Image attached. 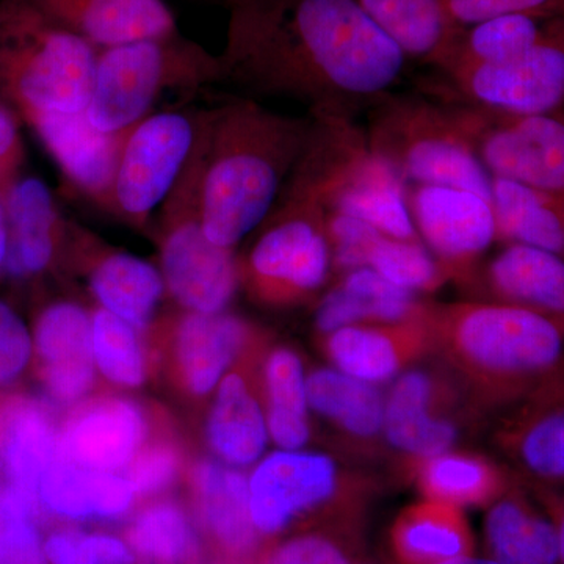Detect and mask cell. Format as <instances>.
I'll use <instances>...</instances> for the list:
<instances>
[{
    "mask_svg": "<svg viewBox=\"0 0 564 564\" xmlns=\"http://www.w3.org/2000/svg\"><path fill=\"white\" fill-rule=\"evenodd\" d=\"M411 480L425 499L459 508L488 507L510 484L511 473L491 456L462 447L425 459Z\"/></svg>",
    "mask_w": 564,
    "mask_h": 564,
    "instance_id": "d6a6232c",
    "label": "cell"
},
{
    "mask_svg": "<svg viewBox=\"0 0 564 564\" xmlns=\"http://www.w3.org/2000/svg\"><path fill=\"white\" fill-rule=\"evenodd\" d=\"M496 242L519 243L564 259V199L519 182L491 176Z\"/></svg>",
    "mask_w": 564,
    "mask_h": 564,
    "instance_id": "83f0119b",
    "label": "cell"
},
{
    "mask_svg": "<svg viewBox=\"0 0 564 564\" xmlns=\"http://www.w3.org/2000/svg\"><path fill=\"white\" fill-rule=\"evenodd\" d=\"M193 2L214 3V6H223L228 9V7H231L237 0H193Z\"/></svg>",
    "mask_w": 564,
    "mask_h": 564,
    "instance_id": "816d5d0a",
    "label": "cell"
},
{
    "mask_svg": "<svg viewBox=\"0 0 564 564\" xmlns=\"http://www.w3.org/2000/svg\"><path fill=\"white\" fill-rule=\"evenodd\" d=\"M459 291L466 300L521 307L564 328V259L554 252L505 243L478 263Z\"/></svg>",
    "mask_w": 564,
    "mask_h": 564,
    "instance_id": "e0dca14e",
    "label": "cell"
},
{
    "mask_svg": "<svg viewBox=\"0 0 564 564\" xmlns=\"http://www.w3.org/2000/svg\"><path fill=\"white\" fill-rule=\"evenodd\" d=\"M147 423L140 408L128 400L88 404L58 434L61 458L85 469L115 473L135 458Z\"/></svg>",
    "mask_w": 564,
    "mask_h": 564,
    "instance_id": "7402d4cb",
    "label": "cell"
},
{
    "mask_svg": "<svg viewBox=\"0 0 564 564\" xmlns=\"http://www.w3.org/2000/svg\"><path fill=\"white\" fill-rule=\"evenodd\" d=\"M265 564H352V556L333 538L303 534L274 547Z\"/></svg>",
    "mask_w": 564,
    "mask_h": 564,
    "instance_id": "f6af8a7d",
    "label": "cell"
},
{
    "mask_svg": "<svg viewBox=\"0 0 564 564\" xmlns=\"http://www.w3.org/2000/svg\"><path fill=\"white\" fill-rule=\"evenodd\" d=\"M366 17L403 52L408 62L440 69L459 29L445 0H355Z\"/></svg>",
    "mask_w": 564,
    "mask_h": 564,
    "instance_id": "4316f807",
    "label": "cell"
},
{
    "mask_svg": "<svg viewBox=\"0 0 564 564\" xmlns=\"http://www.w3.org/2000/svg\"><path fill=\"white\" fill-rule=\"evenodd\" d=\"M322 337L333 367L377 386L392 383L404 370L433 355L432 333L423 310L419 317L408 321L361 323Z\"/></svg>",
    "mask_w": 564,
    "mask_h": 564,
    "instance_id": "d6986e66",
    "label": "cell"
},
{
    "mask_svg": "<svg viewBox=\"0 0 564 564\" xmlns=\"http://www.w3.org/2000/svg\"><path fill=\"white\" fill-rule=\"evenodd\" d=\"M58 452V434L40 403L14 399L0 408V466L9 488L39 505L44 474Z\"/></svg>",
    "mask_w": 564,
    "mask_h": 564,
    "instance_id": "484cf974",
    "label": "cell"
},
{
    "mask_svg": "<svg viewBox=\"0 0 564 564\" xmlns=\"http://www.w3.org/2000/svg\"><path fill=\"white\" fill-rule=\"evenodd\" d=\"M423 317L433 355L491 423L564 361L563 326L532 311L480 300H425Z\"/></svg>",
    "mask_w": 564,
    "mask_h": 564,
    "instance_id": "3957f363",
    "label": "cell"
},
{
    "mask_svg": "<svg viewBox=\"0 0 564 564\" xmlns=\"http://www.w3.org/2000/svg\"><path fill=\"white\" fill-rule=\"evenodd\" d=\"M133 494L128 478L85 469L57 455L41 480L39 499L63 518H117L129 510Z\"/></svg>",
    "mask_w": 564,
    "mask_h": 564,
    "instance_id": "1f68e13d",
    "label": "cell"
},
{
    "mask_svg": "<svg viewBox=\"0 0 564 564\" xmlns=\"http://www.w3.org/2000/svg\"><path fill=\"white\" fill-rule=\"evenodd\" d=\"M24 161L17 117L6 102H0V196L20 176Z\"/></svg>",
    "mask_w": 564,
    "mask_h": 564,
    "instance_id": "7dc6e473",
    "label": "cell"
},
{
    "mask_svg": "<svg viewBox=\"0 0 564 564\" xmlns=\"http://www.w3.org/2000/svg\"><path fill=\"white\" fill-rule=\"evenodd\" d=\"M554 20L533 14H502L459 29L443 66L432 73L448 76L513 61L543 39Z\"/></svg>",
    "mask_w": 564,
    "mask_h": 564,
    "instance_id": "e575fe53",
    "label": "cell"
},
{
    "mask_svg": "<svg viewBox=\"0 0 564 564\" xmlns=\"http://www.w3.org/2000/svg\"><path fill=\"white\" fill-rule=\"evenodd\" d=\"M251 518L262 534L280 533L303 516L333 511L358 521L377 491V478L359 464L328 454L278 451L259 462L248 478Z\"/></svg>",
    "mask_w": 564,
    "mask_h": 564,
    "instance_id": "30bf717a",
    "label": "cell"
},
{
    "mask_svg": "<svg viewBox=\"0 0 564 564\" xmlns=\"http://www.w3.org/2000/svg\"><path fill=\"white\" fill-rule=\"evenodd\" d=\"M534 496L544 503L549 513L554 516L556 530H558L560 560L564 564V491L556 494H536Z\"/></svg>",
    "mask_w": 564,
    "mask_h": 564,
    "instance_id": "c3c4849f",
    "label": "cell"
},
{
    "mask_svg": "<svg viewBox=\"0 0 564 564\" xmlns=\"http://www.w3.org/2000/svg\"><path fill=\"white\" fill-rule=\"evenodd\" d=\"M489 440L502 464L536 494L564 491V361L494 419Z\"/></svg>",
    "mask_w": 564,
    "mask_h": 564,
    "instance_id": "5bb4252c",
    "label": "cell"
},
{
    "mask_svg": "<svg viewBox=\"0 0 564 564\" xmlns=\"http://www.w3.org/2000/svg\"><path fill=\"white\" fill-rule=\"evenodd\" d=\"M391 545L402 564H441L474 554V536L463 508L425 497L395 519Z\"/></svg>",
    "mask_w": 564,
    "mask_h": 564,
    "instance_id": "f1b7e54d",
    "label": "cell"
},
{
    "mask_svg": "<svg viewBox=\"0 0 564 564\" xmlns=\"http://www.w3.org/2000/svg\"><path fill=\"white\" fill-rule=\"evenodd\" d=\"M176 452L169 445H154L133 459L129 469L128 481L137 494H154L162 491L176 477Z\"/></svg>",
    "mask_w": 564,
    "mask_h": 564,
    "instance_id": "bcb514c9",
    "label": "cell"
},
{
    "mask_svg": "<svg viewBox=\"0 0 564 564\" xmlns=\"http://www.w3.org/2000/svg\"><path fill=\"white\" fill-rule=\"evenodd\" d=\"M36 503L7 486L0 500V564H47L33 516Z\"/></svg>",
    "mask_w": 564,
    "mask_h": 564,
    "instance_id": "60d3db41",
    "label": "cell"
},
{
    "mask_svg": "<svg viewBox=\"0 0 564 564\" xmlns=\"http://www.w3.org/2000/svg\"><path fill=\"white\" fill-rule=\"evenodd\" d=\"M445 6L458 29L502 14L564 18V0H445Z\"/></svg>",
    "mask_w": 564,
    "mask_h": 564,
    "instance_id": "7bdbcfd3",
    "label": "cell"
},
{
    "mask_svg": "<svg viewBox=\"0 0 564 564\" xmlns=\"http://www.w3.org/2000/svg\"><path fill=\"white\" fill-rule=\"evenodd\" d=\"M35 347L47 391L57 402L80 400L95 380L91 317L73 302L51 304L40 315Z\"/></svg>",
    "mask_w": 564,
    "mask_h": 564,
    "instance_id": "603a6c76",
    "label": "cell"
},
{
    "mask_svg": "<svg viewBox=\"0 0 564 564\" xmlns=\"http://www.w3.org/2000/svg\"><path fill=\"white\" fill-rule=\"evenodd\" d=\"M250 325L232 314L185 315L177 328V356L193 392L204 395L221 383L223 375L250 340Z\"/></svg>",
    "mask_w": 564,
    "mask_h": 564,
    "instance_id": "f546056e",
    "label": "cell"
},
{
    "mask_svg": "<svg viewBox=\"0 0 564 564\" xmlns=\"http://www.w3.org/2000/svg\"><path fill=\"white\" fill-rule=\"evenodd\" d=\"M135 329L102 307L91 315L93 358L115 384L137 388L143 383L147 370Z\"/></svg>",
    "mask_w": 564,
    "mask_h": 564,
    "instance_id": "f35d334b",
    "label": "cell"
},
{
    "mask_svg": "<svg viewBox=\"0 0 564 564\" xmlns=\"http://www.w3.org/2000/svg\"><path fill=\"white\" fill-rule=\"evenodd\" d=\"M364 267L415 295L441 291L451 282L425 245L393 239L381 231L375 232L367 245Z\"/></svg>",
    "mask_w": 564,
    "mask_h": 564,
    "instance_id": "74e56055",
    "label": "cell"
},
{
    "mask_svg": "<svg viewBox=\"0 0 564 564\" xmlns=\"http://www.w3.org/2000/svg\"><path fill=\"white\" fill-rule=\"evenodd\" d=\"M310 115V139L285 185L310 195L326 214L358 218L393 239L421 242L408 210L406 184L372 150L358 118Z\"/></svg>",
    "mask_w": 564,
    "mask_h": 564,
    "instance_id": "277c9868",
    "label": "cell"
},
{
    "mask_svg": "<svg viewBox=\"0 0 564 564\" xmlns=\"http://www.w3.org/2000/svg\"><path fill=\"white\" fill-rule=\"evenodd\" d=\"M406 204L419 239L462 289L496 242L491 199L466 188L406 184Z\"/></svg>",
    "mask_w": 564,
    "mask_h": 564,
    "instance_id": "9a60e30c",
    "label": "cell"
},
{
    "mask_svg": "<svg viewBox=\"0 0 564 564\" xmlns=\"http://www.w3.org/2000/svg\"><path fill=\"white\" fill-rule=\"evenodd\" d=\"M306 377L302 358L289 347L273 348L263 364L267 425L280 451H302L310 443Z\"/></svg>",
    "mask_w": 564,
    "mask_h": 564,
    "instance_id": "8d00e7d4",
    "label": "cell"
},
{
    "mask_svg": "<svg viewBox=\"0 0 564 564\" xmlns=\"http://www.w3.org/2000/svg\"><path fill=\"white\" fill-rule=\"evenodd\" d=\"M207 436L215 454L228 466L247 467L261 459L270 440L265 406L243 375L231 373L221 381Z\"/></svg>",
    "mask_w": 564,
    "mask_h": 564,
    "instance_id": "4dcf8cb0",
    "label": "cell"
},
{
    "mask_svg": "<svg viewBox=\"0 0 564 564\" xmlns=\"http://www.w3.org/2000/svg\"><path fill=\"white\" fill-rule=\"evenodd\" d=\"M310 408L336 434L340 447L359 466L386 462L384 391L340 372L317 367L307 372Z\"/></svg>",
    "mask_w": 564,
    "mask_h": 564,
    "instance_id": "ac0fdd59",
    "label": "cell"
},
{
    "mask_svg": "<svg viewBox=\"0 0 564 564\" xmlns=\"http://www.w3.org/2000/svg\"><path fill=\"white\" fill-rule=\"evenodd\" d=\"M93 295L102 310L144 328L165 292L161 270L128 252H107L96 261L90 273Z\"/></svg>",
    "mask_w": 564,
    "mask_h": 564,
    "instance_id": "d590c367",
    "label": "cell"
},
{
    "mask_svg": "<svg viewBox=\"0 0 564 564\" xmlns=\"http://www.w3.org/2000/svg\"><path fill=\"white\" fill-rule=\"evenodd\" d=\"M228 11L221 84L248 95L358 118L406 68L355 0H237Z\"/></svg>",
    "mask_w": 564,
    "mask_h": 564,
    "instance_id": "6da1fadb",
    "label": "cell"
},
{
    "mask_svg": "<svg viewBox=\"0 0 564 564\" xmlns=\"http://www.w3.org/2000/svg\"><path fill=\"white\" fill-rule=\"evenodd\" d=\"M239 263V281L270 304L311 299L328 284L333 270L326 212L306 193L285 185L276 206L256 229Z\"/></svg>",
    "mask_w": 564,
    "mask_h": 564,
    "instance_id": "9c48e42d",
    "label": "cell"
},
{
    "mask_svg": "<svg viewBox=\"0 0 564 564\" xmlns=\"http://www.w3.org/2000/svg\"><path fill=\"white\" fill-rule=\"evenodd\" d=\"M52 564H131L128 545L109 536L82 532H58L44 544Z\"/></svg>",
    "mask_w": 564,
    "mask_h": 564,
    "instance_id": "b9f144b4",
    "label": "cell"
},
{
    "mask_svg": "<svg viewBox=\"0 0 564 564\" xmlns=\"http://www.w3.org/2000/svg\"><path fill=\"white\" fill-rule=\"evenodd\" d=\"M22 120L31 126L52 161L57 163L69 187L110 214L115 177L133 128L117 133L101 132L88 120L87 110L29 115Z\"/></svg>",
    "mask_w": 564,
    "mask_h": 564,
    "instance_id": "2e32d148",
    "label": "cell"
},
{
    "mask_svg": "<svg viewBox=\"0 0 564 564\" xmlns=\"http://www.w3.org/2000/svg\"><path fill=\"white\" fill-rule=\"evenodd\" d=\"M7 254H9V229L2 226L0 228V269L6 267Z\"/></svg>",
    "mask_w": 564,
    "mask_h": 564,
    "instance_id": "f907efd6",
    "label": "cell"
},
{
    "mask_svg": "<svg viewBox=\"0 0 564 564\" xmlns=\"http://www.w3.org/2000/svg\"><path fill=\"white\" fill-rule=\"evenodd\" d=\"M98 51L180 32L165 0H31Z\"/></svg>",
    "mask_w": 564,
    "mask_h": 564,
    "instance_id": "ffe728a7",
    "label": "cell"
},
{
    "mask_svg": "<svg viewBox=\"0 0 564 564\" xmlns=\"http://www.w3.org/2000/svg\"><path fill=\"white\" fill-rule=\"evenodd\" d=\"M443 102L486 172L564 199V115H510Z\"/></svg>",
    "mask_w": 564,
    "mask_h": 564,
    "instance_id": "7c38bea8",
    "label": "cell"
},
{
    "mask_svg": "<svg viewBox=\"0 0 564 564\" xmlns=\"http://www.w3.org/2000/svg\"><path fill=\"white\" fill-rule=\"evenodd\" d=\"M204 113L158 111L133 126L115 177L110 214L139 229L150 223L195 150Z\"/></svg>",
    "mask_w": 564,
    "mask_h": 564,
    "instance_id": "4fadbf2b",
    "label": "cell"
},
{
    "mask_svg": "<svg viewBox=\"0 0 564 564\" xmlns=\"http://www.w3.org/2000/svg\"><path fill=\"white\" fill-rule=\"evenodd\" d=\"M218 564H242V563H218Z\"/></svg>",
    "mask_w": 564,
    "mask_h": 564,
    "instance_id": "db71d44e",
    "label": "cell"
},
{
    "mask_svg": "<svg viewBox=\"0 0 564 564\" xmlns=\"http://www.w3.org/2000/svg\"><path fill=\"white\" fill-rule=\"evenodd\" d=\"M98 52L31 0H0V95L21 118L87 110Z\"/></svg>",
    "mask_w": 564,
    "mask_h": 564,
    "instance_id": "5b68a950",
    "label": "cell"
},
{
    "mask_svg": "<svg viewBox=\"0 0 564 564\" xmlns=\"http://www.w3.org/2000/svg\"><path fill=\"white\" fill-rule=\"evenodd\" d=\"M441 564H497L496 562H492L489 556H475L473 555H466V556H459V558L455 560H448V562H444Z\"/></svg>",
    "mask_w": 564,
    "mask_h": 564,
    "instance_id": "681fc988",
    "label": "cell"
},
{
    "mask_svg": "<svg viewBox=\"0 0 564 564\" xmlns=\"http://www.w3.org/2000/svg\"><path fill=\"white\" fill-rule=\"evenodd\" d=\"M421 91L433 98L510 115H564V18L524 54L500 65L432 74Z\"/></svg>",
    "mask_w": 564,
    "mask_h": 564,
    "instance_id": "8fae6325",
    "label": "cell"
},
{
    "mask_svg": "<svg viewBox=\"0 0 564 564\" xmlns=\"http://www.w3.org/2000/svg\"><path fill=\"white\" fill-rule=\"evenodd\" d=\"M364 129L404 184L466 188L491 199V174L441 99L423 91L386 93L366 111Z\"/></svg>",
    "mask_w": 564,
    "mask_h": 564,
    "instance_id": "8992f818",
    "label": "cell"
},
{
    "mask_svg": "<svg viewBox=\"0 0 564 564\" xmlns=\"http://www.w3.org/2000/svg\"><path fill=\"white\" fill-rule=\"evenodd\" d=\"M2 494H3V491H0V500H2Z\"/></svg>",
    "mask_w": 564,
    "mask_h": 564,
    "instance_id": "11a10c76",
    "label": "cell"
},
{
    "mask_svg": "<svg viewBox=\"0 0 564 564\" xmlns=\"http://www.w3.org/2000/svg\"><path fill=\"white\" fill-rule=\"evenodd\" d=\"M419 295L384 280L373 270L356 269L340 274L325 292L315 311V329L321 336L361 323L402 322L419 317Z\"/></svg>",
    "mask_w": 564,
    "mask_h": 564,
    "instance_id": "d4e9b609",
    "label": "cell"
},
{
    "mask_svg": "<svg viewBox=\"0 0 564 564\" xmlns=\"http://www.w3.org/2000/svg\"><path fill=\"white\" fill-rule=\"evenodd\" d=\"M195 481L207 529L232 554H250L259 532L251 518L248 478L228 464L206 462L196 469Z\"/></svg>",
    "mask_w": 564,
    "mask_h": 564,
    "instance_id": "836d02e7",
    "label": "cell"
},
{
    "mask_svg": "<svg viewBox=\"0 0 564 564\" xmlns=\"http://www.w3.org/2000/svg\"><path fill=\"white\" fill-rule=\"evenodd\" d=\"M221 82L220 55L181 32L109 47L98 52L88 120L101 132H122L151 115L166 90Z\"/></svg>",
    "mask_w": 564,
    "mask_h": 564,
    "instance_id": "52a82bcc",
    "label": "cell"
},
{
    "mask_svg": "<svg viewBox=\"0 0 564 564\" xmlns=\"http://www.w3.org/2000/svg\"><path fill=\"white\" fill-rule=\"evenodd\" d=\"M129 541L139 554L163 563L187 562L198 547L191 522L170 502L147 508L133 522Z\"/></svg>",
    "mask_w": 564,
    "mask_h": 564,
    "instance_id": "ab89813d",
    "label": "cell"
},
{
    "mask_svg": "<svg viewBox=\"0 0 564 564\" xmlns=\"http://www.w3.org/2000/svg\"><path fill=\"white\" fill-rule=\"evenodd\" d=\"M31 332L9 304L0 302V384L17 380L31 361Z\"/></svg>",
    "mask_w": 564,
    "mask_h": 564,
    "instance_id": "ee69618b",
    "label": "cell"
},
{
    "mask_svg": "<svg viewBox=\"0 0 564 564\" xmlns=\"http://www.w3.org/2000/svg\"><path fill=\"white\" fill-rule=\"evenodd\" d=\"M489 426L488 415L434 355L404 370L384 392L386 462L400 478L411 480L419 464L466 447Z\"/></svg>",
    "mask_w": 564,
    "mask_h": 564,
    "instance_id": "ba28073f",
    "label": "cell"
},
{
    "mask_svg": "<svg viewBox=\"0 0 564 564\" xmlns=\"http://www.w3.org/2000/svg\"><path fill=\"white\" fill-rule=\"evenodd\" d=\"M484 533L486 552L497 564H558L554 516L543 502L536 503L529 486L513 474L507 488L486 507Z\"/></svg>",
    "mask_w": 564,
    "mask_h": 564,
    "instance_id": "44dd1931",
    "label": "cell"
},
{
    "mask_svg": "<svg viewBox=\"0 0 564 564\" xmlns=\"http://www.w3.org/2000/svg\"><path fill=\"white\" fill-rule=\"evenodd\" d=\"M313 118L292 117L251 98L210 110L203 180V228L234 250L276 206L310 139Z\"/></svg>",
    "mask_w": 564,
    "mask_h": 564,
    "instance_id": "7a4b0ae2",
    "label": "cell"
},
{
    "mask_svg": "<svg viewBox=\"0 0 564 564\" xmlns=\"http://www.w3.org/2000/svg\"><path fill=\"white\" fill-rule=\"evenodd\" d=\"M2 226H7V214H6V204H3L2 196H0V228Z\"/></svg>",
    "mask_w": 564,
    "mask_h": 564,
    "instance_id": "f5cc1de1",
    "label": "cell"
},
{
    "mask_svg": "<svg viewBox=\"0 0 564 564\" xmlns=\"http://www.w3.org/2000/svg\"><path fill=\"white\" fill-rule=\"evenodd\" d=\"M9 229L6 269L11 276H33L51 265L63 231L61 212L46 184L18 176L2 195Z\"/></svg>",
    "mask_w": 564,
    "mask_h": 564,
    "instance_id": "cb8c5ba5",
    "label": "cell"
}]
</instances>
